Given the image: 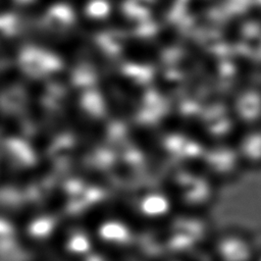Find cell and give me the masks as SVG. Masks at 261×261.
Here are the masks:
<instances>
[{
  "label": "cell",
  "instance_id": "obj_1",
  "mask_svg": "<svg viewBox=\"0 0 261 261\" xmlns=\"http://www.w3.org/2000/svg\"><path fill=\"white\" fill-rule=\"evenodd\" d=\"M144 210L150 214H159L166 209L167 203L166 201H164L163 198L156 196L150 199L148 198V200L144 203Z\"/></svg>",
  "mask_w": 261,
  "mask_h": 261
}]
</instances>
